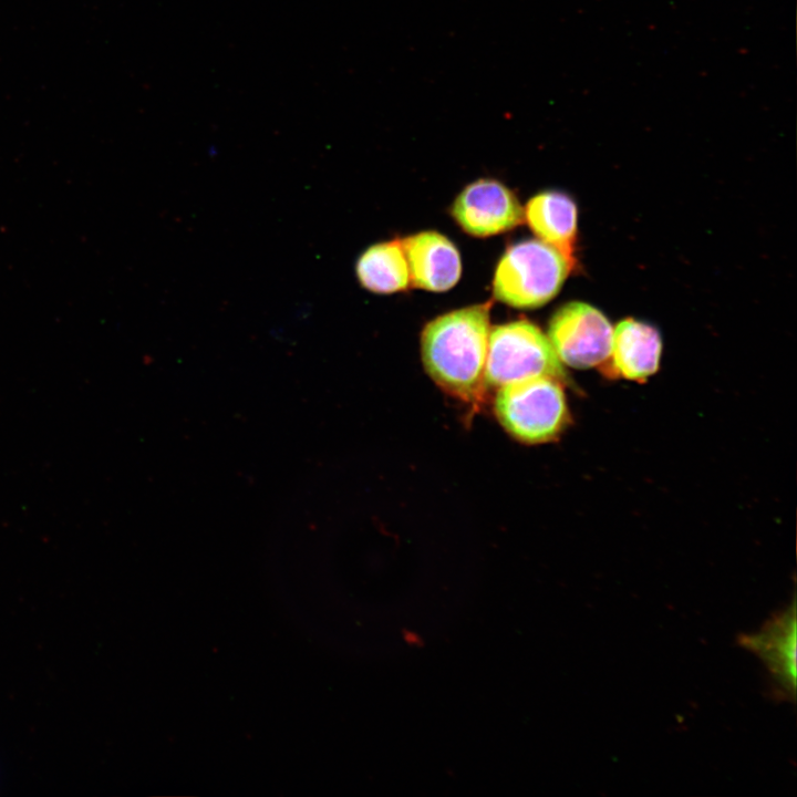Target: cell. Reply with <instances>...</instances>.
<instances>
[{"label":"cell","mask_w":797,"mask_h":797,"mask_svg":"<svg viewBox=\"0 0 797 797\" xmlns=\"http://www.w3.org/2000/svg\"><path fill=\"white\" fill-rule=\"evenodd\" d=\"M490 303L442 314L421 337L422 360L432 380L451 395L473 405L485 395Z\"/></svg>","instance_id":"6da1fadb"},{"label":"cell","mask_w":797,"mask_h":797,"mask_svg":"<svg viewBox=\"0 0 797 797\" xmlns=\"http://www.w3.org/2000/svg\"><path fill=\"white\" fill-rule=\"evenodd\" d=\"M573 266L542 240L528 239L510 246L494 275L495 299L518 309H535L560 290Z\"/></svg>","instance_id":"7a4b0ae2"},{"label":"cell","mask_w":797,"mask_h":797,"mask_svg":"<svg viewBox=\"0 0 797 797\" xmlns=\"http://www.w3.org/2000/svg\"><path fill=\"white\" fill-rule=\"evenodd\" d=\"M494 407L504 428L527 444L556 438L569 417L562 382L550 376L531 377L498 387Z\"/></svg>","instance_id":"3957f363"},{"label":"cell","mask_w":797,"mask_h":797,"mask_svg":"<svg viewBox=\"0 0 797 797\" xmlns=\"http://www.w3.org/2000/svg\"><path fill=\"white\" fill-rule=\"evenodd\" d=\"M538 376L566 381L565 370L548 337L532 322L521 319L490 329L485 368L487 386Z\"/></svg>","instance_id":"277c9868"},{"label":"cell","mask_w":797,"mask_h":797,"mask_svg":"<svg viewBox=\"0 0 797 797\" xmlns=\"http://www.w3.org/2000/svg\"><path fill=\"white\" fill-rule=\"evenodd\" d=\"M613 329L605 315L583 302H569L551 317L548 339L560 362L577 369L603 365Z\"/></svg>","instance_id":"5b68a950"},{"label":"cell","mask_w":797,"mask_h":797,"mask_svg":"<svg viewBox=\"0 0 797 797\" xmlns=\"http://www.w3.org/2000/svg\"><path fill=\"white\" fill-rule=\"evenodd\" d=\"M452 216L465 232L489 237L519 226L524 221V208L504 184L482 178L467 185L456 197Z\"/></svg>","instance_id":"8992f818"},{"label":"cell","mask_w":797,"mask_h":797,"mask_svg":"<svg viewBox=\"0 0 797 797\" xmlns=\"http://www.w3.org/2000/svg\"><path fill=\"white\" fill-rule=\"evenodd\" d=\"M411 283L414 287L443 292L460 278V256L455 245L436 231H422L402 240Z\"/></svg>","instance_id":"52a82bcc"},{"label":"cell","mask_w":797,"mask_h":797,"mask_svg":"<svg viewBox=\"0 0 797 797\" xmlns=\"http://www.w3.org/2000/svg\"><path fill=\"white\" fill-rule=\"evenodd\" d=\"M661 351L662 341L656 329L631 318L625 319L613 330L604 372L610 376L645 381L658 371Z\"/></svg>","instance_id":"ba28073f"},{"label":"cell","mask_w":797,"mask_h":797,"mask_svg":"<svg viewBox=\"0 0 797 797\" xmlns=\"http://www.w3.org/2000/svg\"><path fill=\"white\" fill-rule=\"evenodd\" d=\"M743 645L756 653L788 698L796 690V609L789 608L769 621L759 632L746 635Z\"/></svg>","instance_id":"9c48e42d"},{"label":"cell","mask_w":797,"mask_h":797,"mask_svg":"<svg viewBox=\"0 0 797 797\" xmlns=\"http://www.w3.org/2000/svg\"><path fill=\"white\" fill-rule=\"evenodd\" d=\"M577 215L575 201L559 192L537 194L524 208V219L532 232L559 250L573 267Z\"/></svg>","instance_id":"30bf717a"},{"label":"cell","mask_w":797,"mask_h":797,"mask_svg":"<svg viewBox=\"0 0 797 797\" xmlns=\"http://www.w3.org/2000/svg\"><path fill=\"white\" fill-rule=\"evenodd\" d=\"M360 283L375 293H393L405 290L410 271L402 240L380 242L368 248L356 262Z\"/></svg>","instance_id":"8fae6325"}]
</instances>
